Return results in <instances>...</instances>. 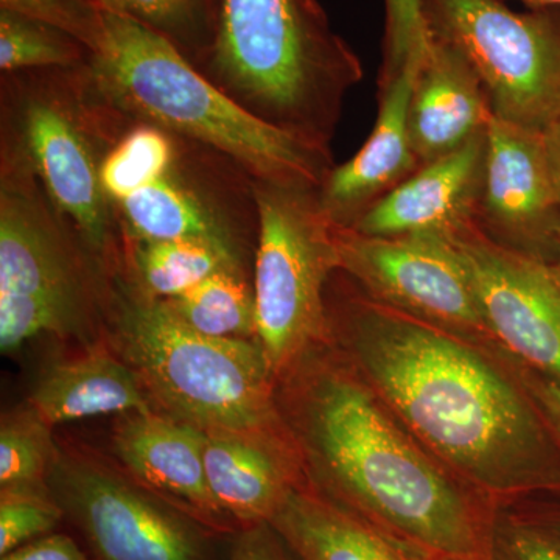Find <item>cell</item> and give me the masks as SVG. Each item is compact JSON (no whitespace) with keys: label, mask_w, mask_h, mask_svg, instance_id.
<instances>
[{"label":"cell","mask_w":560,"mask_h":560,"mask_svg":"<svg viewBox=\"0 0 560 560\" xmlns=\"http://www.w3.org/2000/svg\"><path fill=\"white\" fill-rule=\"evenodd\" d=\"M202 453L212 499L242 529L270 523L291 490L305 482L300 453L289 430L205 431Z\"/></svg>","instance_id":"obj_14"},{"label":"cell","mask_w":560,"mask_h":560,"mask_svg":"<svg viewBox=\"0 0 560 560\" xmlns=\"http://www.w3.org/2000/svg\"><path fill=\"white\" fill-rule=\"evenodd\" d=\"M488 560H560V537L523 510L497 508Z\"/></svg>","instance_id":"obj_28"},{"label":"cell","mask_w":560,"mask_h":560,"mask_svg":"<svg viewBox=\"0 0 560 560\" xmlns=\"http://www.w3.org/2000/svg\"><path fill=\"white\" fill-rule=\"evenodd\" d=\"M404 560H427V559L422 558V556L416 555V552L407 550V548H404Z\"/></svg>","instance_id":"obj_37"},{"label":"cell","mask_w":560,"mask_h":560,"mask_svg":"<svg viewBox=\"0 0 560 560\" xmlns=\"http://www.w3.org/2000/svg\"><path fill=\"white\" fill-rule=\"evenodd\" d=\"M51 429L31 405L2 416L0 489L49 488L47 481L61 453Z\"/></svg>","instance_id":"obj_24"},{"label":"cell","mask_w":560,"mask_h":560,"mask_svg":"<svg viewBox=\"0 0 560 560\" xmlns=\"http://www.w3.org/2000/svg\"><path fill=\"white\" fill-rule=\"evenodd\" d=\"M135 242L132 267L139 291L153 300H171L215 272L241 267L237 250L230 243L201 238Z\"/></svg>","instance_id":"obj_21"},{"label":"cell","mask_w":560,"mask_h":560,"mask_svg":"<svg viewBox=\"0 0 560 560\" xmlns=\"http://www.w3.org/2000/svg\"><path fill=\"white\" fill-rule=\"evenodd\" d=\"M254 200L256 341L278 382L312 350L329 346L324 289L331 271L340 270V257L318 190L256 180Z\"/></svg>","instance_id":"obj_5"},{"label":"cell","mask_w":560,"mask_h":560,"mask_svg":"<svg viewBox=\"0 0 560 560\" xmlns=\"http://www.w3.org/2000/svg\"><path fill=\"white\" fill-rule=\"evenodd\" d=\"M490 116L488 95L466 55L431 27L429 49L416 77L408 114L419 167L466 145L486 130Z\"/></svg>","instance_id":"obj_17"},{"label":"cell","mask_w":560,"mask_h":560,"mask_svg":"<svg viewBox=\"0 0 560 560\" xmlns=\"http://www.w3.org/2000/svg\"><path fill=\"white\" fill-rule=\"evenodd\" d=\"M552 267H555L556 272H558L560 278V234H559V242H558V253H556V259L552 261Z\"/></svg>","instance_id":"obj_38"},{"label":"cell","mask_w":560,"mask_h":560,"mask_svg":"<svg viewBox=\"0 0 560 560\" xmlns=\"http://www.w3.org/2000/svg\"><path fill=\"white\" fill-rule=\"evenodd\" d=\"M103 20L88 70L119 108L220 151L259 183L319 190L330 172L326 147L250 114L145 25L109 11Z\"/></svg>","instance_id":"obj_3"},{"label":"cell","mask_w":560,"mask_h":560,"mask_svg":"<svg viewBox=\"0 0 560 560\" xmlns=\"http://www.w3.org/2000/svg\"><path fill=\"white\" fill-rule=\"evenodd\" d=\"M98 296L81 253L33 187L3 171L0 191V349L40 335L97 345Z\"/></svg>","instance_id":"obj_6"},{"label":"cell","mask_w":560,"mask_h":560,"mask_svg":"<svg viewBox=\"0 0 560 560\" xmlns=\"http://www.w3.org/2000/svg\"><path fill=\"white\" fill-rule=\"evenodd\" d=\"M345 348L405 429L490 504L560 501V436L517 361L372 301L349 308Z\"/></svg>","instance_id":"obj_1"},{"label":"cell","mask_w":560,"mask_h":560,"mask_svg":"<svg viewBox=\"0 0 560 560\" xmlns=\"http://www.w3.org/2000/svg\"><path fill=\"white\" fill-rule=\"evenodd\" d=\"M386 2V77L399 72L411 58L429 49L430 22L423 0H385Z\"/></svg>","instance_id":"obj_30"},{"label":"cell","mask_w":560,"mask_h":560,"mask_svg":"<svg viewBox=\"0 0 560 560\" xmlns=\"http://www.w3.org/2000/svg\"><path fill=\"white\" fill-rule=\"evenodd\" d=\"M486 147L485 130L447 156L420 165L371 206L352 230L371 237L434 234L452 241L477 226Z\"/></svg>","instance_id":"obj_13"},{"label":"cell","mask_w":560,"mask_h":560,"mask_svg":"<svg viewBox=\"0 0 560 560\" xmlns=\"http://www.w3.org/2000/svg\"><path fill=\"white\" fill-rule=\"evenodd\" d=\"M340 270L370 301L456 337L497 346L478 305L463 256L434 234L371 237L335 226Z\"/></svg>","instance_id":"obj_9"},{"label":"cell","mask_w":560,"mask_h":560,"mask_svg":"<svg viewBox=\"0 0 560 560\" xmlns=\"http://www.w3.org/2000/svg\"><path fill=\"white\" fill-rule=\"evenodd\" d=\"M113 447L121 466L140 485L217 533L234 530L206 481L205 431L161 411L127 415L114 431Z\"/></svg>","instance_id":"obj_15"},{"label":"cell","mask_w":560,"mask_h":560,"mask_svg":"<svg viewBox=\"0 0 560 560\" xmlns=\"http://www.w3.org/2000/svg\"><path fill=\"white\" fill-rule=\"evenodd\" d=\"M270 523L300 560H404V547L307 482L291 490Z\"/></svg>","instance_id":"obj_19"},{"label":"cell","mask_w":560,"mask_h":560,"mask_svg":"<svg viewBox=\"0 0 560 560\" xmlns=\"http://www.w3.org/2000/svg\"><path fill=\"white\" fill-rule=\"evenodd\" d=\"M544 140L552 186L560 208V116L544 131Z\"/></svg>","instance_id":"obj_34"},{"label":"cell","mask_w":560,"mask_h":560,"mask_svg":"<svg viewBox=\"0 0 560 560\" xmlns=\"http://www.w3.org/2000/svg\"><path fill=\"white\" fill-rule=\"evenodd\" d=\"M431 27L466 55L493 116L545 131L560 116V22L500 0H423Z\"/></svg>","instance_id":"obj_7"},{"label":"cell","mask_w":560,"mask_h":560,"mask_svg":"<svg viewBox=\"0 0 560 560\" xmlns=\"http://www.w3.org/2000/svg\"><path fill=\"white\" fill-rule=\"evenodd\" d=\"M22 139L33 172L55 208L95 256L113 254V206L101 180L102 161L68 102L51 95L27 98L22 108Z\"/></svg>","instance_id":"obj_12"},{"label":"cell","mask_w":560,"mask_h":560,"mask_svg":"<svg viewBox=\"0 0 560 560\" xmlns=\"http://www.w3.org/2000/svg\"><path fill=\"white\" fill-rule=\"evenodd\" d=\"M47 486L92 560H210L212 528L97 456L61 451Z\"/></svg>","instance_id":"obj_8"},{"label":"cell","mask_w":560,"mask_h":560,"mask_svg":"<svg viewBox=\"0 0 560 560\" xmlns=\"http://www.w3.org/2000/svg\"><path fill=\"white\" fill-rule=\"evenodd\" d=\"M28 405L51 427L97 416L158 411L130 364L98 342L79 357L47 366Z\"/></svg>","instance_id":"obj_18"},{"label":"cell","mask_w":560,"mask_h":560,"mask_svg":"<svg viewBox=\"0 0 560 560\" xmlns=\"http://www.w3.org/2000/svg\"><path fill=\"white\" fill-rule=\"evenodd\" d=\"M103 11L145 25L187 58H208L219 27L221 0H90Z\"/></svg>","instance_id":"obj_23"},{"label":"cell","mask_w":560,"mask_h":560,"mask_svg":"<svg viewBox=\"0 0 560 560\" xmlns=\"http://www.w3.org/2000/svg\"><path fill=\"white\" fill-rule=\"evenodd\" d=\"M423 57L411 58L396 75L386 79L370 139L352 160L331 168L319 187L320 209L335 226L352 228L371 206L418 171L408 114Z\"/></svg>","instance_id":"obj_16"},{"label":"cell","mask_w":560,"mask_h":560,"mask_svg":"<svg viewBox=\"0 0 560 560\" xmlns=\"http://www.w3.org/2000/svg\"><path fill=\"white\" fill-rule=\"evenodd\" d=\"M114 209L119 210L135 241L201 238L234 245L220 217L197 191L176 178L175 168L132 191Z\"/></svg>","instance_id":"obj_20"},{"label":"cell","mask_w":560,"mask_h":560,"mask_svg":"<svg viewBox=\"0 0 560 560\" xmlns=\"http://www.w3.org/2000/svg\"><path fill=\"white\" fill-rule=\"evenodd\" d=\"M521 368L530 393L534 394L537 404L540 405L541 410L550 419L552 427L560 436V383L537 374V372L530 371L522 364Z\"/></svg>","instance_id":"obj_33"},{"label":"cell","mask_w":560,"mask_h":560,"mask_svg":"<svg viewBox=\"0 0 560 560\" xmlns=\"http://www.w3.org/2000/svg\"><path fill=\"white\" fill-rule=\"evenodd\" d=\"M230 560H300L271 523L249 526L232 545Z\"/></svg>","instance_id":"obj_31"},{"label":"cell","mask_w":560,"mask_h":560,"mask_svg":"<svg viewBox=\"0 0 560 560\" xmlns=\"http://www.w3.org/2000/svg\"><path fill=\"white\" fill-rule=\"evenodd\" d=\"M110 341L158 411L202 431L287 430L278 382L257 341L198 334L140 291L117 302Z\"/></svg>","instance_id":"obj_4"},{"label":"cell","mask_w":560,"mask_h":560,"mask_svg":"<svg viewBox=\"0 0 560 560\" xmlns=\"http://www.w3.org/2000/svg\"><path fill=\"white\" fill-rule=\"evenodd\" d=\"M0 9L68 33L91 54L98 50L105 38L103 10L90 0H0Z\"/></svg>","instance_id":"obj_29"},{"label":"cell","mask_w":560,"mask_h":560,"mask_svg":"<svg viewBox=\"0 0 560 560\" xmlns=\"http://www.w3.org/2000/svg\"><path fill=\"white\" fill-rule=\"evenodd\" d=\"M452 242L497 348L560 383V278L552 264L493 242L480 224Z\"/></svg>","instance_id":"obj_10"},{"label":"cell","mask_w":560,"mask_h":560,"mask_svg":"<svg viewBox=\"0 0 560 560\" xmlns=\"http://www.w3.org/2000/svg\"><path fill=\"white\" fill-rule=\"evenodd\" d=\"M534 7H560V0H523Z\"/></svg>","instance_id":"obj_36"},{"label":"cell","mask_w":560,"mask_h":560,"mask_svg":"<svg viewBox=\"0 0 560 560\" xmlns=\"http://www.w3.org/2000/svg\"><path fill=\"white\" fill-rule=\"evenodd\" d=\"M164 302L176 318L198 334L256 341V296L241 267L215 272L194 289Z\"/></svg>","instance_id":"obj_22"},{"label":"cell","mask_w":560,"mask_h":560,"mask_svg":"<svg viewBox=\"0 0 560 560\" xmlns=\"http://www.w3.org/2000/svg\"><path fill=\"white\" fill-rule=\"evenodd\" d=\"M480 221L493 242L552 264L560 208L552 186L544 131L490 116L486 128Z\"/></svg>","instance_id":"obj_11"},{"label":"cell","mask_w":560,"mask_h":560,"mask_svg":"<svg viewBox=\"0 0 560 560\" xmlns=\"http://www.w3.org/2000/svg\"><path fill=\"white\" fill-rule=\"evenodd\" d=\"M175 145L156 125H140L103 156L101 180L110 206L175 168Z\"/></svg>","instance_id":"obj_26"},{"label":"cell","mask_w":560,"mask_h":560,"mask_svg":"<svg viewBox=\"0 0 560 560\" xmlns=\"http://www.w3.org/2000/svg\"><path fill=\"white\" fill-rule=\"evenodd\" d=\"M0 560H91L79 544L66 534L51 533L7 552Z\"/></svg>","instance_id":"obj_32"},{"label":"cell","mask_w":560,"mask_h":560,"mask_svg":"<svg viewBox=\"0 0 560 560\" xmlns=\"http://www.w3.org/2000/svg\"><path fill=\"white\" fill-rule=\"evenodd\" d=\"M305 482L427 560H488L497 508L405 429L355 364L329 346L278 381Z\"/></svg>","instance_id":"obj_2"},{"label":"cell","mask_w":560,"mask_h":560,"mask_svg":"<svg viewBox=\"0 0 560 560\" xmlns=\"http://www.w3.org/2000/svg\"><path fill=\"white\" fill-rule=\"evenodd\" d=\"M522 510L560 537V501H529V503L523 504Z\"/></svg>","instance_id":"obj_35"},{"label":"cell","mask_w":560,"mask_h":560,"mask_svg":"<svg viewBox=\"0 0 560 560\" xmlns=\"http://www.w3.org/2000/svg\"><path fill=\"white\" fill-rule=\"evenodd\" d=\"M62 518L49 488L0 489V556L54 533Z\"/></svg>","instance_id":"obj_27"},{"label":"cell","mask_w":560,"mask_h":560,"mask_svg":"<svg viewBox=\"0 0 560 560\" xmlns=\"http://www.w3.org/2000/svg\"><path fill=\"white\" fill-rule=\"evenodd\" d=\"M79 39L44 22L0 9V69H70L90 60Z\"/></svg>","instance_id":"obj_25"}]
</instances>
